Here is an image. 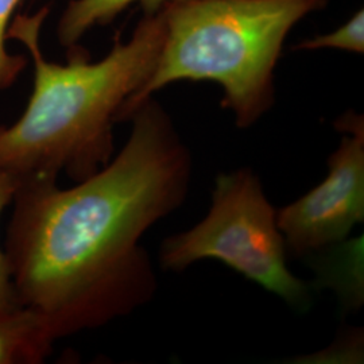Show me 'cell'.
Segmentation results:
<instances>
[{
	"mask_svg": "<svg viewBox=\"0 0 364 364\" xmlns=\"http://www.w3.org/2000/svg\"><path fill=\"white\" fill-rule=\"evenodd\" d=\"M25 0H0V91L13 85L26 68L27 60L23 55H15L7 50V30L16 9Z\"/></svg>",
	"mask_w": 364,
	"mask_h": 364,
	"instance_id": "cell-9",
	"label": "cell"
},
{
	"mask_svg": "<svg viewBox=\"0 0 364 364\" xmlns=\"http://www.w3.org/2000/svg\"><path fill=\"white\" fill-rule=\"evenodd\" d=\"M347 132L328 159V176L311 192L277 212L285 246L296 257L338 245L364 219L363 117L347 112L336 123Z\"/></svg>",
	"mask_w": 364,
	"mask_h": 364,
	"instance_id": "cell-5",
	"label": "cell"
},
{
	"mask_svg": "<svg viewBox=\"0 0 364 364\" xmlns=\"http://www.w3.org/2000/svg\"><path fill=\"white\" fill-rule=\"evenodd\" d=\"M173 0H72L68 3L57 26L60 43L70 49L96 26L111 23L132 3H139L144 13H156Z\"/></svg>",
	"mask_w": 364,
	"mask_h": 364,
	"instance_id": "cell-7",
	"label": "cell"
},
{
	"mask_svg": "<svg viewBox=\"0 0 364 364\" xmlns=\"http://www.w3.org/2000/svg\"><path fill=\"white\" fill-rule=\"evenodd\" d=\"M49 15L18 14L7 39L19 41L34 64L33 91L11 126H0V173L21 183L57 181L61 173L82 181L105 166L114 154L112 127L131 97L151 76L166 33L165 6L144 13L129 41L117 36L100 61L78 46L68 63L48 61L41 49V28Z\"/></svg>",
	"mask_w": 364,
	"mask_h": 364,
	"instance_id": "cell-2",
	"label": "cell"
},
{
	"mask_svg": "<svg viewBox=\"0 0 364 364\" xmlns=\"http://www.w3.org/2000/svg\"><path fill=\"white\" fill-rule=\"evenodd\" d=\"M54 340L38 317L23 306L0 308V364L42 363Z\"/></svg>",
	"mask_w": 364,
	"mask_h": 364,
	"instance_id": "cell-6",
	"label": "cell"
},
{
	"mask_svg": "<svg viewBox=\"0 0 364 364\" xmlns=\"http://www.w3.org/2000/svg\"><path fill=\"white\" fill-rule=\"evenodd\" d=\"M317 49H340L347 52L364 53V13L359 10L353 14L338 30L318 36L299 43L293 50H317Z\"/></svg>",
	"mask_w": 364,
	"mask_h": 364,
	"instance_id": "cell-8",
	"label": "cell"
},
{
	"mask_svg": "<svg viewBox=\"0 0 364 364\" xmlns=\"http://www.w3.org/2000/svg\"><path fill=\"white\" fill-rule=\"evenodd\" d=\"M328 0H173L151 76L122 108L129 120L156 92L177 81H212L237 127L258 122L274 105V69L290 30Z\"/></svg>",
	"mask_w": 364,
	"mask_h": 364,
	"instance_id": "cell-3",
	"label": "cell"
},
{
	"mask_svg": "<svg viewBox=\"0 0 364 364\" xmlns=\"http://www.w3.org/2000/svg\"><path fill=\"white\" fill-rule=\"evenodd\" d=\"M21 182L7 173H0V215L4 208L13 203L16 191L19 189ZM21 306L15 289L11 282L9 263L6 254L0 250V308H13Z\"/></svg>",
	"mask_w": 364,
	"mask_h": 364,
	"instance_id": "cell-10",
	"label": "cell"
},
{
	"mask_svg": "<svg viewBox=\"0 0 364 364\" xmlns=\"http://www.w3.org/2000/svg\"><path fill=\"white\" fill-rule=\"evenodd\" d=\"M159 259L173 272L218 259L293 308L305 309L311 301L306 284L287 267L277 212L247 168L216 177L208 215L189 231L165 239Z\"/></svg>",
	"mask_w": 364,
	"mask_h": 364,
	"instance_id": "cell-4",
	"label": "cell"
},
{
	"mask_svg": "<svg viewBox=\"0 0 364 364\" xmlns=\"http://www.w3.org/2000/svg\"><path fill=\"white\" fill-rule=\"evenodd\" d=\"M130 119L129 141L93 176L68 189L23 182L14 197L11 282L54 341L127 316L156 291L139 240L186 198L192 158L151 97Z\"/></svg>",
	"mask_w": 364,
	"mask_h": 364,
	"instance_id": "cell-1",
	"label": "cell"
}]
</instances>
